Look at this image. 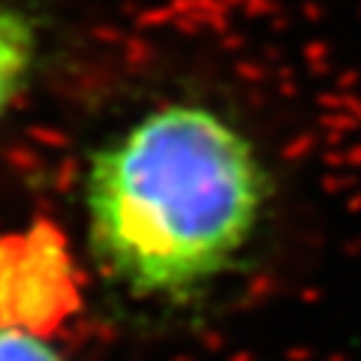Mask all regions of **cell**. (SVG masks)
<instances>
[{"label":"cell","mask_w":361,"mask_h":361,"mask_svg":"<svg viewBox=\"0 0 361 361\" xmlns=\"http://www.w3.org/2000/svg\"><path fill=\"white\" fill-rule=\"evenodd\" d=\"M283 178L268 145L211 99L145 111L87 169L99 268L135 298L193 304L268 247Z\"/></svg>","instance_id":"cell-1"},{"label":"cell","mask_w":361,"mask_h":361,"mask_svg":"<svg viewBox=\"0 0 361 361\" xmlns=\"http://www.w3.org/2000/svg\"><path fill=\"white\" fill-rule=\"evenodd\" d=\"M73 304L70 262L51 232L0 241V322L37 334Z\"/></svg>","instance_id":"cell-2"},{"label":"cell","mask_w":361,"mask_h":361,"mask_svg":"<svg viewBox=\"0 0 361 361\" xmlns=\"http://www.w3.org/2000/svg\"><path fill=\"white\" fill-rule=\"evenodd\" d=\"M37 61L33 21L13 6L0 4V118L16 103Z\"/></svg>","instance_id":"cell-3"},{"label":"cell","mask_w":361,"mask_h":361,"mask_svg":"<svg viewBox=\"0 0 361 361\" xmlns=\"http://www.w3.org/2000/svg\"><path fill=\"white\" fill-rule=\"evenodd\" d=\"M0 361H63V355L39 341V334L0 322Z\"/></svg>","instance_id":"cell-4"}]
</instances>
